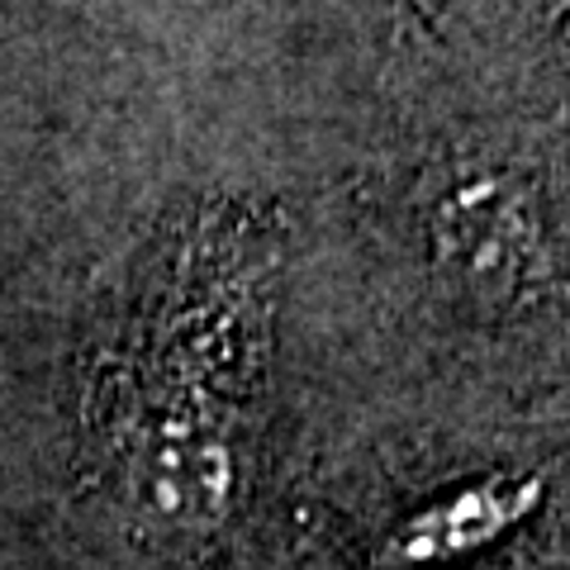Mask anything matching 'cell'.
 I'll use <instances>...</instances> for the list:
<instances>
[{
  "instance_id": "6da1fadb",
  "label": "cell",
  "mask_w": 570,
  "mask_h": 570,
  "mask_svg": "<svg viewBox=\"0 0 570 570\" xmlns=\"http://www.w3.org/2000/svg\"><path fill=\"white\" fill-rule=\"evenodd\" d=\"M276 262L272 209L200 195L124 266L91 366V433L148 504L205 513L238 490L257 433Z\"/></svg>"
},
{
  "instance_id": "7a4b0ae2",
  "label": "cell",
  "mask_w": 570,
  "mask_h": 570,
  "mask_svg": "<svg viewBox=\"0 0 570 570\" xmlns=\"http://www.w3.org/2000/svg\"><path fill=\"white\" fill-rule=\"evenodd\" d=\"M409 224L428 266L471 305L519 309L528 295L561 291V138L442 142L414 171Z\"/></svg>"
},
{
  "instance_id": "3957f363",
  "label": "cell",
  "mask_w": 570,
  "mask_h": 570,
  "mask_svg": "<svg viewBox=\"0 0 570 570\" xmlns=\"http://www.w3.org/2000/svg\"><path fill=\"white\" fill-rule=\"evenodd\" d=\"M532 499H538V480H513V475H494V480H480V485L452 490L448 499H438L433 509H423L419 519L404 523L395 551H404V561H423V557H448V551L475 547L519 519Z\"/></svg>"
}]
</instances>
